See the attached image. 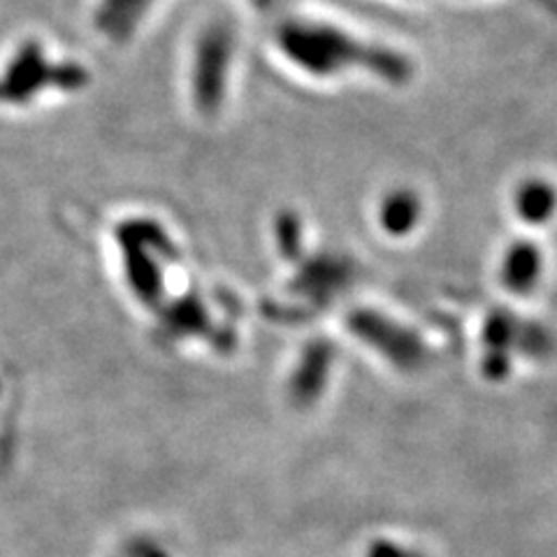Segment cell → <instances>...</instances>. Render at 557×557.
I'll return each instance as SVG.
<instances>
[{"label": "cell", "mask_w": 557, "mask_h": 557, "mask_svg": "<svg viewBox=\"0 0 557 557\" xmlns=\"http://www.w3.org/2000/svg\"><path fill=\"white\" fill-rule=\"evenodd\" d=\"M374 216H376V225L383 233L388 237L403 239L423 223L425 200L416 188L399 184L383 190L381 198L376 200Z\"/></svg>", "instance_id": "7a4b0ae2"}, {"label": "cell", "mask_w": 557, "mask_h": 557, "mask_svg": "<svg viewBox=\"0 0 557 557\" xmlns=\"http://www.w3.org/2000/svg\"><path fill=\"white\" fill-rule=\"evenodd\" d=\"M542 268H544L542 251H539L532 242L520 239L513 244V247L507 249V253H504L499 276L509 290L528 293L536 286L539 276H542Z\"/></svg>", "instance_id": "277c9868"}, {"label": "cell", "mask_w": 557, "mask_h": 557, "mask_svg": "<svg viewBox=\"0 0 557 557\" xmlns=\"http://www.w3.org/2000/svg\"><path fill=\"white\" fill-rule=\"evenodd\" d=\"M286 54L288 59L305 70H313V77H337L344 67L358 65L372 49H364L360 42L351 40L342 28L311 24L293 26L286 30Z\"/></svg>", "instance_id": "6da1fadb"}, {"label": "cell", "mask_w": 557, "mask_h": 557, "mask_svg": "<svg viewBox=\"0 0 557 557\" xmlns=\"http://www.w3.org/2000/svg\"><path fill=\"white\" fill-rule=\"evenodd\" d=\"M511 212L528 228H544L557 219V184L542 174L522 177L511 190Z\"/></svg>", "instance_id": "3957f363"}]
</instances>
